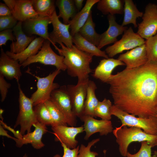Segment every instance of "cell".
I'll return each instance as SVG.
<instances>
[{
  "label": "cell",
  "instance_id": "cell-1",
  "mask_svg": "<svg viewBox=\"0 0 157 157\" xmlns=\"http://www.w3.org/2000/svg\"><path fill=\"white\" fill-rule=\"evenodd\" d=\"M114 105L142 118L157 113V61L148 60L138 67L112 74L106 83Z\"/></svg>",
  "mask_w": 157,
  "mask_h": 157
},
{
  "label": "cell",
  "instance_id": "cell-2",
  "mask_svg": "<svg viewBox=\"0 0 157 157\" xmlns=\"http://www.w3.org/2000/svg\"><path fill=\"white\" fill-rule=\"evenodd\" d=\"M61 48L54 46L60 55L64 57V63L68 74L78 78V82L89 79V74L92 72L90 66L93 56L78 49L75 45L69 48L62 43Z\"/></svg>",
  "mask_w": 157,
  "mask_h": 157
},
{
  "label": "cell",
  "instance_id": "cell-3",
  "mask_svg": "<svg viewBox=\"0 0 157 157\" xmlns=\"http://www.w3.org/2000/svg\"><path fill=\"white\" fill-rule=\"evenodd\" d=\"M113 132L119 145L120 154L124 157H126L129 146L131 142L146 141L153 147L155 146L157 138V135L148 134L140 128L135 127H116Z\"/></svg>",
  "mask_w": 157,
  "mask_h": 157
},
{
  "label": "cell",
  "instance_id": "cell-4",
  "mask_svg": "<svg viewBox=\"0 0 157 157\" xmlns=\"http://www.w3.org/2000/svg\"><path fill=\"white\" fill-rule=\"evenodd\" d=\"M111 114L117 117L122 123L121 128L124 126L140 128L146 133L157 135V117H137L125 112L113 105L110 110Z\"/></svg>",
  "mask_w": 157,
  "mask_h": 157
},
{
  "label": "cell",
  "instance_id": "cell-5",
  "mask_svg": "<svg viewBox=\"0 0 157 157\" xmlns=\"http://www.w3.org/2000/svg\"><path fill=\"white\" fill-rule=\"evenodd\" d=\"M18 85L19 111L14 128L20 126L19 132L23 135L26 131L27 133L31 132L32 126L38 122L34 110L32 100L25 95L19 83H18Z\"/></svg>",
  "mask_w": 157,
  "mask_h": 157
},
{
  "label": "cell",
  "instance_id": "cell-6",
  "mask_svg": "<svg viewBox=\"0 0 157 157\" xmlns=\"http://www.w3.org/2000/svg\"><path fill=\"white\" fill-rule=\"evenodd\" d=\"M51 42L45 40L40 50L35 55L27 59L22 64L23 67L31 64L39 63L45 65H51L56 67V69L64 71L66 67L64 63L63 56L56 54L52 49Z\"/></svg>",
  "mask_w": 157,
  "mask_h": 157
},
{
  "label": "cell",
  "instance_id": "cell-7",
  "mask_svg": "<svg viewBox=\"0 0 157 157\" xmlns=\"http://www.w3.org/2000/svg\"><path fill=\"white\" fill-rule=\"evenodd\" d=\"M60 72L61 70L56 69L44 77L34 75L37 79V89L30 98L33 106L40 103H44L50 99L52 91L60 87L58 83H54L53 81Z\"/></svg>",
  "mask_w": 157,
  "mask_h": 157
},
{
  "label": "cell",
  "instance_id": "cell-8",
  "mask_svg": "<svg viewBox=\"0 0 157 157\" xmlns=\"http://www.w3.org/2000/svg\"><path fill=\"white\" fill-rule=\"evenodd\" d=\"M145 44L144 39L135 33L130 27L125 31L120 40L107 47L105 51L109 58H112L125 51L131 50Z\"/></svg>",
  "mask_w": 157,
  "mask_h": 157
},
{
  "label": "cell",
  "instance_id": "cell-9",
  "mask_svg": "<svg viewBox=\"0 0 157 157\" xmlns=\"http://www.w3.org/2000/svg\"><path fill=\"white\" fill-rule=\"evenodd\" d=\"M64 114L68 125L74 127L76 125V117L73 112L67 86L63 85L53 90L49 99Z\"/></svg>",
  "mask_w": 157,
  "mask_h": 157
},
{
  "label": "cell",
  "instance_id": "cell-10",
  "mask_svg": "<svg viewBox=\"0 0 157 157\" xmlns=\"http://www.w3.org/2000/svg\"><path fill=\"white\" fill-rule=\"evenodd\" d=\"M142 18V21L138 24L137 33L147 39L157 33V5L152 3L147 4Z\"/></svg>",
  "mask_w": 157,
  "mask_h": 157
},
{
  "label": "cell",
  "instance_id": "cell-11",
  "mask_svg": "<svg viewBox=\"0 0 157 157\" xmlns=\"http://www.w3.org/2000/svg\"><path fill=\"white\" fill-rule=\"evenodd\" d=\"M89 80L68 85L67 89L69 96L73 113L79 118L83 115L84 106Z\"/></svg>",
  "mask_w": 157,
  "mask_h": 157
},
{
  "label": "cell",
  "instance_id": "cell-12",
  "mask_svg": "<svg viewBox=\"0 0 157 157\" xmlns=\"http://www.w3.org/2000/svg\"><path fill=\"white\" fill-rule=\"evenodd\" d=\"M51 19L53 27L52 31L49 33L51 43L54 46H56V43L59 44L62 43L68 47H72L73 44V37L69 31L70 24L62 23L59 20L56 11Z\"/></svg>",
  "mask_w": 157,
  "mask_h": 157
},
{
  "label": "cell",
  "instance_id": "cell-13",
  "mask_svg": "<svg viewBox=\"0 0 157 157\" xmlns=\"http://www.w3.org/2000/svg\"><path fill=\"white\" fill-rule=\"evenodd\" d=\"M12 15L18 21L24 22L38 16L33 6L32 0H3Z\"/></svg>",
  "mask_w": 157,
  "mask_h": 157
},
{
  "label": "cell",
  "instance_id": "cell-14",
  "mask_svg": "<svg viewBox=\"0 0 157 157\" xmlns=\"http://www.w3.org/2000/svg\"><path fill=\"white\" fill-rule=\"evenodd\" d=\"M51 128L55 135V141L63 143L71 149L77 147L78 141L76 139V137L78 134L84 131L83 126L74 127L59 125L52 126Z\"/></svg>",
  "mask_w": 157,
  "mask_h": 157
},
{
  "label": "cell",
  "instance_id": "cell-15",
  "mask_svg": "<svg viewBox=\"0 0 157 157\" xmlns=\"http://www.w3.org/2000/svg\"><path fill=\"white\" fill-rule=\"evenodd\" d=\"M84 122L83 127L86 133L84 139L88 140L94 133H99L100 135H107L113 131L110 120H98L88 115H83L80 118Z\"/></svg>",
  "mask_w": 157,
  "mask_h": 157
},
{
  "label": "cell",
  "instance_id": "cell-16",
  "mask_svg": "<svg viewBox=\"0 0 157 157\" xmlns=\"http://www.w3.org/2000/svg\"><path fill=\"white\" fill-rule=\"evenodd\" d=\"M117 59L123 62L127 69L137 67L145 64L148 59L145 44L120 55Z\"/></svg>",
  "mask_w": 157,
  "mask_h": 157
},
{
  "label": "cell",
  "instance_id": "cell-17",
  "mask_svg": "<svg viewBox=\"0 0 157 157\" xmlns=\"http://www.w3.org/2000/svg\"><path fill=\"white\" fill-rule=\"evenodd\" d=\"M18 60L10 58L1 47L0 56V74L6 79H15L17 83L22 76L21 67Z\"/></svg>",
  "mask_w": 157,
  "mask_h": 157
},
{
  "label": "cell",
  "instance_id": "cell-18",
  "mask_svg": "<svg viewBox=\"0 0 157 157\" xmlns=\"http://www.w3.org/2000/svg\"><path fill=\"white\" fill-rule=\"evenodd\" d=\"M33 126L35 127L33 131L24 135L20 139L17 138L15 141L17 147H21L24 144H30L34 148L39 149L44 146L42 139L47 131L46 126L38 122Z\"/></svg>",
  "mask_w": 157,
  "mask_h": 157
},
{
  "label": "cell",
  "instance_id": "cell-19",
  "mask_svg": "<svg viewBox=\"0 0 157 157\" xmlns=\"http://www.w3.org/2000/svg\"><path fill=\"white\" fill-rule=\"evenodd\" d=\"M51 23V17L39 16L24 22V28L29 34L38 35L45 40H49L51 43L48 31V26Z\"/></svg>",
  "mask_w": 157,
  "mask_h": 157
},
{
  "label": "cell",
  "instance_id": "cell-20",
  "mask_svg": "<svg viewBox=\"0 0 157 157\" xmlns=\"http://www.w3.org/2000/svg\"><path fill=\"white\" fill-rule=\"evenodd\" d=\"M109 26L107 30L101 34L99 44L98 47L100 49L105 46L117 40V37L122 34L127 29V27L118 24L116 21L114 15L108 16Z\"/></svg>",
  "mask_w": 157,
  "mask_h": 157
},
{
  "label": "cell",
  "instance_id": "cell-21",
  "mask_svg": "<svg viewBox=\"0 0 157 157\" xmlns=\"http://www.w3.org/2000/svg\"><path fill=\"white\" fill-rule=\"evenodd\" d=\"M125 65L123 62L118 59L104 58L100 61L94 69L92 76L95 78L106 83L115 68L119 66Z\"/></svg>",
  "mask_w": 157,
  "mask_h": 157
},
{
  "label": "cell",
  "instance_id": "cell-22",
  "mask_svg": "<svg viewBox=\"0 0 157 157\" xmlns=\"http://www.w3.org/2000/svg\"><path fill=\"white\" fill-rule=\"evenodd\" d=\"M22 24V22L19 21L13 29L16 40L10 44V51L15 54L23 51L35 39L34 36H28L24 33Z\"/></svg>",
  "mask_w": 157,
  "mask_h": 157
},
{
  "label": "cell",
  "instance_id": "cell-23",
  "mask_svg": "<svg viewBox=\"0 0 157 157\" xmlns=\"http://www.w3.org/2000/svg\"><path fill=\"white\" fill-rule=\"evenodd\" d=\"M99 0H87L83 8L69 21L70 33L72 36L78 33L87 21L93 6Z\"/></svg>",
  "mask_w": 157,
  "mask_h": 157
},
{
  "label": "cell",
  "instance_id": "cell-24",
  "mask_svg": "<svg viewBox=\"0 0 157 157\" xmlns=\"http://www.w3.org/2000/svg\"><path fill=\"white\" fill-rule=\"evenodd\" d=\"M45 39L41 37L36 38L28 47L21 53L15 54L9 51L6 54L10 58L18 61L22 64L28 58L35 55L41 49Z\"/></svg>",
  "mask_w": 157,
  "mask_h": 157
},
{
  "label": "cell",
  "instance_id": "cell-25",
  "mask_svg": "<svg viewBox=\"0 0 157 157\" xmlns=\"http://www.w3.org/2000/svg\"><path fill=\"white\" fill-rule=\"evenodd\" d=\"M73 42L81 51L92 56L108 58L109 57L105 51H102L97 47L84 38L78 32L73 37Z\"/></svg>",
  "mask_w": 157,
  "mask_h": 157
},
{
  "label": "cell",
  "instance_id": "cell-26",
  "mask_svg": "<svg viewBox=\"0 0 157 157\" xmlns=\"http://www.w3.org/2000/svg\"><path fill=\"white\" fill-rule=\"evenodd\" d=\"M97 3V8L104 15L124 13V0H99Z\"/></svg>",
  "mask_w": 157,
  "mask_h": 157
},
{
  "label": "cell",
  "instance_id": "cell-27",
  "mask_svg": "<svg viewBox=\"0 0 157 157\" xmlns=\"http://www.w3.org/2000/svg\"><path fill=\"white\" fill-rule=\"evenodd\" d=\"M55 3L59 10V18H62L64 24H69L70 19H72L77 13L74 0H57Z\"/></svg>",
  "mask_w": 157,
  "mask_h": 157
},
{
  "label": "cell",
  "instance_id": "cell-28",
  "mask_svg": "<svg viewBox=\"0 0 157 157\" xmlns=\"http://www.w3.org/2000/svg\"><path fill=\"white\" fill-rule=\"evenodd\" d=\"M97 88L95 83L89 80L84 104L83 115L95 117L94 111L99 101L95 94V91Z\"/></svg>",
  "mask_w": 157,
  "mask_h": 157
},
{
  "label": "cell",
  "instance_id": "cell-29",
  "mask_svg": "<svg viewBox=\"0 0 157 157\" xmlns=\"http://www.w3.org/2000/svg\"><path fill=\"white\" fill-rule=\"evenodd\" d=\"M95 26V24L92 20L91 11L86 22L80 28L78 32L86 40L98 47L101 34L96 32Z\"/></svg>",
  "mask_w": 157,
  "mask_h": 157
},
{
  "label": "cell",
  "instance_id": "cell-30",
  "mask_svg": "<svg viewBox=\"0 0 157 157\" xmlns=\"http://www.w3.org/2000/svg\"><path fill=\"white\" fill-rule=\"evenodd\" d=\"M124 17L122 25L124 26L129 24H133L135 28L138 27L136 19L142 17L143 13L140 11L132 0H124Z\"/></svg>",
  "mask_w": 157,
  "mask_h": 157
},
{
  "label": "cell",
  "instance_id": "cell-31",
  "mask_svg": "<svg viewBox=\"0 0 157 157\" xmlns=\"http://www.w3.org/2000/svg\"><path fill=\"white\" fill-rule=\"evenodd\" d=\"M33 6L38 16L51 17L56 11L55 3L53 0H32Z\"/></svg>",
  "mask_w": 157,
  "mask_h": 157
},
{
  "label": "cell",
  "instance_id": "cell-32",
  "mask_svg": "<svg viewBox=\"0 0 157 157\" xmlns=\"http://www.w3.org/2000/svg\"><path fill=\"white\" fill-rule=\"evenodd\" d=\"M44 104L53 121V126H67L64 114L51 100L49 99L45 102Z\"/></svg>",
  "mask_w": 157,
  "mask_h": 157
},
{
  "label": "cell",
  "instance_id": "cell-33",
  "mask_svg": "<svg viewBox=\"0 0 157 157\" xmlns=\"http://www.w3.org/2000/svg\"><path fill=\"white\" fill-rule=\"evenodd\" d=\"M33 109L38 122L46 126H53V121L44 103L36 105L34 106Z\"/></svg>",
  "mask_w": 157,
  "mask_h": 157
},
{
  "label": "cell",
  "instance_id": "cell-34",
  "mask_svg": "<svg viewBox=\"0 0 157 157\" xmlns=\"http://www.w3.org/2000/svg\"><path fill=\"white\" fill-rule=\"evenodd\" d=\"M109 99L106 98L101 101H99L94 111L95 117H97L102 119L110 120L111 118L110 110L112 106Z\"/></svg>",
  "mask_w": 157,
  "mask_h": 157
},
{
  "label": "cell",
  "instance_id": "cell-35",
  "mask_svg": "<svg viewBox=\"0 0 157 157\" xmlns=\"http://www.w3.org/2000/svg\"><path fill=\"white\" fill-rule=\"evenodd\" d=\"M148 60L157 61V33L145 41Z\"/></svg>",
  "mask_w": 157,
  "mask_h": 157
},
{
  "label": "cell",
  "instance_id": "cell-36",
  "mask_svg": "<svg viewBox=\"0 0 157 157\" xmlns=\"http://www.w3.org/2000/svg\"><path fill=\"white\" fill-rule=\"evenodd\" d=\"M99 140V138L94 139L88 142L87 146L81 144L79 148L77 157H96L98 155V153L95 151H91V148ZM106 152V150L104 151V157L105 156Z\"/></svg>",
  "mask_w": 157,
  "mask_h": 157
},
{
  "label": "cell",
  "instance_id": "cell-37",
  "mask_svg": "<svg viewBox=\"0 0 157 157\" xmlns=\"http://www.w3.org/2000/svg\"><path fill=\"white\" fill-rule=\"evenodd\" d=\"M141 146L138 151L136 153L132 154L128 152L127 157H156L157 152H155V154L151 155L152 145L146 141L141 142Z\"/></svg>",
  "mask_w": 157,
  "mask_h": 157
},
{
  "label": "cell",
  "instance_id": "cell-38",
  "mask_svg": "<svg viewBox=\"0 0 157 157\" xmlns=\"http://www.w3.org/2000/svg\"><path fill=\"white\" fill-rule=\"evenodd\" d=\"M18 21L12 15L0 17V31L13 28Z\"/></svg>",
  "mask_w": 157,
  "mask_h": 157
},
{
  "label": "cell",
  "instance_id": "cell-39",
  "mask_svg": "<svg viewBox=\"0 0 157 157\" xmlns=\"http://www.w3.org/2000/svg\"><path fill=\"white\" fill-rule=\"evenodd\" d=\"M13 30L12 29H7L0 32V46L6 45L7 42L10 40L13 42L15 41L16 38L13 33Z\"/></svg>",
  "mask_w": 157,
  "mask_h": 157
},
{
  "label": "cell",
  "instance_id": "cell-40",
  "mask_svg": "<svg viewBox=\"0 0 157 157\" xmlns=\"http://www.w3.org/2000/svg\"><path fill=\"white\" fill-rule=\"evenodd\" d=\"M11 86V84L7 82L5 80L4 76L0 74V92L1 102H3L5 99L8 89Z\"/></svg>",
  "mask_w": 157,
  "mask_h": 157
},
{
  "label": "cell",
  "instance_id": "cell-41",
  "mask_svg": "<svg viewBox=\"0 0 157 157\" xmlns=\"http://www.w3.org/2000/svg\"><path fill=\"white\" fill-rule=\"evenodd\" d=\"M62 146L63 148V154L62 157H77L80 148L79 146L76 148L71 149L67 147L64 144L61 143ZM53 157H61L60 155L56 154Z\"/></svg>",
  "mask_w": 157,
  "mask_h": 157
},
{
  "label": "cell",
  "instance_id": "cell-42",
  "mask_svg": "<svg viewBox=\"0 0 157 157\" xmlns=\"http://www.w3.org/2000/svg\"><path fill=\"white\" fill-rule=\"evenodd\" d=\"M12 15L10 10L5 4L0 3V16H4Z\"/></svg>",
  "mask_w": 157,
  "mask_h": 157
},
{
  "label": "cell",
  "instance_id": "cell-43",
  "mask_svg": "<svg viewBox=\"0 0 157 157\" xmlns=\"http://www.w3.org/2000/svg\"><path fill=\"white\" fill-rule=\"evenodd\" d=\"M0 135L3 136H6L8 138L13 139L14 141L16 139V138L13 137L9 135L8 133V132L4 129V128L1 124L0 125Z\"/></svg>",
  "mask_w": 157,
  "mask_h": 157
},
{
  "label": "cell",
  "instance_id": "cell-44",
  "mask_svg": "<svg viewBox=\"0 0 157 157\" xmlns=\"http://www.w3.org/2000/svg\"><path fill=\"white\" fill-rule=\"evenodd\" d=\"M75 6L77 10L79 12L81 9L83 4V0H74Z\"/></svg>",
  "mask_w": 157,
  "mask_h": 157
},
{
  "label": "cell",
  "instance_id": "cell-45",
  "mask_svg": "<svg viewBox=\"0 0 157 157\" xmlns=\"http://www.w3.org/2000/svg\"><path fill=\"white\" fill-rule=\"evenodd\" d=\"M156 116L157 117V113L156 114ZM157 146V138L156 140V144L155 145V146Z\"/></svg>",
  "mask_w": 157,
  "mask_h": 157
},
{
  "label": "cell",
  "instance_id": "cell-46",
  "mask_svg": "<svg viewBox=\"0 0 157 157\" xmlns=\"http://www.w3.org/2000/svg\"><path fill=\"white\" fill-rule=\"evenodd\" d=\"M23 157H28V156L27 154H25Z\"/></svg>",
  "mask_w": 157,
  "mask_h": 157
},
{
  "label": "cell",
  "instance_id": "cell-47",
  "mask_svg": "<svg viewBox=\"0 0 157 157\" xmlns=\"http://www.w3.org/2000/svg\"><path fill=\"white\" fill-rule=\"evenodd\" d=\"M156 157H157V154H156Z\"/></svg>",
  "mask_w": 157,
  "mask_h": 157
},
{
  "label": "cell",
  "instance_id": "cell-48",
  "mask_svg": "<svg viewBox=\"0 0 157 157\" xmlns=\"http://www.w3.org/2000/svg\"></svg>",
  "mask_w": 157,
  "mask_h": 157
}]
</instances>
